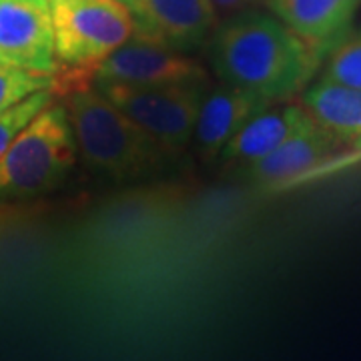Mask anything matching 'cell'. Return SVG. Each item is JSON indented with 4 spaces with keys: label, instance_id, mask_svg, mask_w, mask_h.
<instances>
[{
    "label": "cell",
    "instance_id": "11",
    "mask_svg": "<svg viewBox=\"0 0 361 361\" xmlns=\"http://www.w3.org/2000/svg\"><path fill=\"white\" fill-rule=\"evenodd\" d=\"M271 13L323 56L353 30L361 0H267Z\"/></svg>",
    "mask_w": 361,
    "mask_h": 361
},
{
    "label": "cell",
    "instance_id": "14",
    "mask_svg": "<svg viewBox=\"0 0 361 361\" xmlns=\"http://www.w3.org/2000/svg\"><path fill=\"white\" fill-rule=\"evenodd\" d=\"M322 78L361 89V26L351 30L323 61Z\"/></svg>",
    "mask_w": 361,
    "mask_h": 361
},
{
    "label": "cell",
    "instance_id": "5",
    "mask_svg": "<svg viewBox=\"0 0 361 361\" xmlns=\"http://www.w3.org/2000/svg\"><path fill=\"white\" fill-rule=\"evenodd\" d=\"M106 101L153 137L165 153H179L193 139L207 87L142 89L127 85H92Z\"/></svg>",
    "mask_w": 361,
    "mask_h": 361
},
{
    "label": "cell",
    "instance_id": "9",
    "mask_svg": "<svg viewBox=\"0 0 361 361\" xmlns=\"http://www.w3.org/2000/svg\"><path fill=\"white\" fill-rule=\"evenodd\" d=\"M0 65L56 75L49 0H0Z\"/></svg>",
    "mask_w": 361,
    "mask_h": 361
},
{
    "label": "cell",
    "instance_id": "13",
    "mask_svg": "<svg viewBox=\"0 0 361 361\" xmlns=\"http://www.w3.org/2000/svg\"><path fill=\"white\" fill-rule=\"evenodd\" d=\"M311 118L361 155V89L319 78L301 97Z\"/></svg>",
    "mask_w": 361,
    "mask_h": 361
},
{
    "label": "cell",
    "instance_id": "6",
    "mask_svg": "<svg viewBox=\"0 0 361 361\" xmlns=\"http://www.w3.org/2000/svg\"><path fill=\"white\" fill-rule=\"evenodd\" d=\"M355 161H361L360 153L315 123L261 161L249 165L247 177L259 191L279 193Z\"/></svg>",
    "mask_w": 361,
    "mask_h": 361
},
{
    "label": "cell",
    "instance_id": "1",
    "mask_svg": "<svg viewBox=\"0 0 361 361\" xmlns=\"http://www.w3.org/2000/svg\"><path fill=\"white\" fill-rule=\"evenodd\" d=\"M211 61L223 82L285 103L305 90L325 56L277 16L247 11L215 28Z\"/></svg>",
    "mask_w": 361,
    "mask_h": 361
},
{
    "label": "cell",
    "instance_id": "2",
    "mask_svg": "<svg viewBox=\"0 0 361 361\" xmlns=\"http://www.w3.org/2000/svg\"><path fill=\"white\" fill-rule=\"evenodd\" d=\"M78 153L87 165L113 179H133L163 163L165 151L92 85L61 97Z\"/></svg>",
    "mask_w": 361,
    "mask_h": 361
},
{
    "label": "cell",
    "instance_id": "8",
    "mask_svg": "<svg viewBox=\"0 0 361 361\" xmlns=\"http://www.w3.org/2000/svg\"><path fill=\"white\" fill-rule=\"evenodd\" d=\"M130 14L133 35L163 49L189 52L199 49L217 28L211 0H116Z\"/></svg>",
    "mask_w": 361,
    "mask_h": 361
},
{
    "label": "cell",
    "instance_id": "15",
    "mask_svg": "<svg viewBox=\"0 0 361 361\" xmlns=\"http://www.w3.org/2000/svg\"><path fill=\"white\" fill-rule=\"evenodd\" d=\"M54 87V77L0 65V113L11 109L32 92Z\"/></svg>",
    "mask_w": 361,
    "mask_h": 361
},
{
    "label": "cell",
    "instance_id": "16",
    "mask_svg": "<svg viewBox=\"0 0 361 361\" xmlns=\"http://www.w3.org/2000/svg\"><path fill=\"white\" fill-rule=\"evenodd\" d=\"M54 101H56L54 92L51 89H44L39 90V92H32L30 97L23 99L20 103L2 111L0 113V155L4 153V149L11 145L14 137L25 129L42 109H47Z\"/></svg>",
    "mask_w": 361,
    "mask_h": 361
},
{
    "label": "cell",
    "instance_id": "3",
    "mask_svg": "<svg viewBox=\"0 0 361 361\" xmlns=\"http://www.w3.org/2000/svg\"><path fill=\"white\" fill-rule=\"evenodd\" d=\"M59 71L52 92L92 85V75L109 54L133 37L129 11L116 0H49Z\"/></svg>",
    "mask_w": 361,
    "mask_h": 361
},
{
    "label": "cell",
    "instance_id": "7",
    "mask_svg": "<svg viewBox=\"0 0 361 361\" xmlns=\"http://www.w3.org/2000/svg\"><path fill=\"white\" fill-rule=\"evenodd\" d=\"M92 85H127L142 89L209 85L205 68L183 52L137 39L135 35L109 54L92 75Z\"/></svg>",
    "mask_w": 361,
    "mask_h": 361
},
{
    "label": "cell",
    "instance_id": "4",
    "mask_svg": "<svg viewBox=\"0 0 361 361\" xmlns=\"http://www.w3.org/2000/svg\"><path fill=\"white\" fill-rule=\"evenodd\" d=\"M77 141L63 103L42 109L0 155V197L54 189L77 163Z\"/></svg>",
    "mask_w": 361,
    "mask_h": 361
},
{
    "label": "cell",
    "instance_id": "17",
    "mask_svg": "<svg viewBox=\"0 0 361 361\" xmlns=\"http://www.w3.org/2000/svg\"><path fill=\"white\" fill-rule=\"evenodd\" d=\"M215 4V8L221 11H237V8H243L245 4H251L255 0H211Z\"/></svg>",
    "mask_w": 361,
    "mask_h": 361
},
{
    "label": "cell",
    "instance_id": "10",
    "mask_svg": "<svg viewBox=\"0 0 361 361\" xmlns=\"http://www.w3.org/2000/svg\"><path fill=\"white\" fill-rule=\"evenodd\" d=\"M271 104L275 103L255 90L229 82L205 90L193 133L201 157L207 161L219 157L223 147Z\"/></svg>",
    "mask_w": 361,
    "mask_h": 361
},
{
    "label": "cell",
    "instance_id": "12",
    "mask_svg": "<svg viewBox=\"0 0 361 361\" xmlns=\"http://www.w3.org/2000/svg\"><path fill=\"white\" fill-rule=\"evenodd\" d=\"M315 121L303 109V104H271L255 118H251L231 141L223 147L219 157L225 163L253 165L263 157L279 149L283 142L293 139L301 130L310 129Z\"/></svg>",
    "mask_w": 361,
    "mask_h": 361
}]
</instances>
